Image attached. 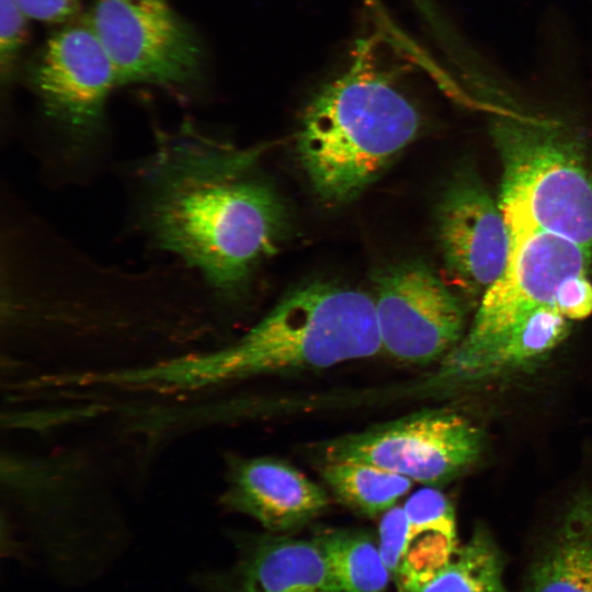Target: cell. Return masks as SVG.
Here are the masks:
<instances>
[{"label":"cell","mask_w":592,"mask_h":592,"mask_svg":"<svg viewBox=\"0 0 592 592\" xmlns=\"http://www.w3.org/2000/svg\"><path fill=\"white\" fill-rule=\"evenodd\" d=\"M258 156L184 122L157 129L135 171L141 229L217 296L239 293L278 237L281 205L250 174Z\"/></svg>","instance_id":"6da1fadb"},{"label":"cell","mask_w":592,"mask_h":592,"mask_svg":"<svg viewBox=\"0 0 592 592\" xmlns=\"http://www.w3.org/2000/svg\"><path fill=\"white\" fill-rule=\"evenodd\" d=\"M397 592H509L504 559L491 535L479 527L441 569L398 585Z\"/></svg>","instance_id":"2e32d148"},{"label":"cell","mask_w":592,"mask_h":592,"mask_svg":"<svg viewBox=\"0 0 592 592\" xmlns=\"http://www.w3.org/2000/svg\"><path fill=\"white\" fill-rule=\"evenodd\" d=\"M323 463L357 462L434 486L462 473L481 449L478 429L446 410H428L325 442Z\"/></svg>","instance_id":"52a82bcc"},{"label":"cell","mask_w":592,"mask_h":592,"mask_svg":"<svg viewBox=\"0 0 592 592\" xmlns=\"http://www.w3.org/2000/svg\"><path fill=\"white\" fill-rule=\"evenodd\" d=\"M206 592H340L327 558L314 540L261 537L243 545L228 572H198Z\"/></svg>","instance_id":"7c38bea8"},{"label":"cell","mask_w":592,"mask_h":592,"mask_svg":"<svg viewBox=\"0 0 592 592\" xmlns=\"http://www.w3.org/2000/svg\"><path fill=\"white\" fill-rule=\"evenodd\" d=\"M557 310L567 319L579 320L592 314V283L588 275L568 280L559 292Z\"/></svg>","instance_id":"44dd1931"},{"label":"cell","mask_w":592,"mask_h":592,"mask_svg":"<svg viewBox=\"0 0 592 592\" xmlns=\"http://www.w3.org/2000/svg\"><path fill=\"white\" fill-rule=\"evenodd\" d=\"M64 24L34 55L26 79L60 153L83 162L103 143L106 102L119 83L89 15Z\"/></svg>","instance_id":"5b68a950"},{"label":"cell","mask_w":592,"mask_h":592,"mask_svg":"<svg viewBox=\"0 0 592 592\" xmlns=\"http://www.w3.org/2000/svg\"><path fill=\"white\" fill-rule=\"evenodd\" d=\"M590 259V251L549 232L513 240L504 272L482 296L467 335L454 348H477L539 307L557 309L560 289L568 280L588 275Z\"/></svg>","instance_id":"9c48e42d"},{"label":"cell","mask_w":592,"mask_h":592,"mask_svg":"<svg viewBox=\"0 0 592 592\" xmlns=\"http://www.w3.org/2000/svg\"><path fill=\"white\" fill-rule=\"evenodd\" d=\"M407 533V517L403 506H394L386 511L379 523L378 546L382 557L391 577L401 561Z\"/></svg>","instance_id":"ffe728a7"},{"label":"cell","mask_w":592,"mask_h":592,"mask_svg":"<svg viewBox=\"0 0 592 592\" xmlns=\"http://www.w3.org/2000/svg\"><path fill=\"white\" fill-rule=\"evenodd\" d=\"M321 475L339 502L369 517L394 508L413 482L396 473L357 462L323 463Z\"/></svg>","instance_id":"ac0fdd59"},{"label":"cell","mask_w":592,"mask_h":592,"mask_svg":"<svg viewBox=\"0 0 592 592\" xmlns=\"http://www.w3.org/2000/svg\"><path fill=\"white\" fill-rule=\"evenodd\" d=\"M403 510L407 533L401 561L392 577L397 587L433 574L459 547L454 509L440 490L430 486L415 491Z\"/></svg>","instance_id":"9a60e30c"},{"label":"cell","mask_w":592,"mask_h":592,"mask_svg":"<svg viewBox=\"0 0 592 592\" xmlns=\"http://www.w3.org/2000/svg\"><path fill=\"white\" fill-rule=\"evenodd\" d=\"M220 503L272 532L301 526L329 504L327 492L292 465L272 457L232 458Z\"/></svg>","instance_id":"8fae6325"},{"label":"cell","mask_w":592,"mask_h":592,"mask_svg":"<svg viewBox=\"0 0 592 592\" xmlns=\"http://www.w3.org/2000/svg\"><path fill=\"white\" fill-rule=\"evenodd\" d=\"M30 19L66 23L78 15L82 0H16Z\"/></svg>","instance_id":"7402d4cb"},{"label":"cell","mask_w":592,"mask_h":592,"mask_svg":"<svg viewBox=\"0 0 592 592\" xmlns=\"http://www.w3.org/2000/svg\"><path fill=\"white\" fill-rule=\"evenodd\" d=\"M119 86L192 88L204 77L205 49L169 0H94L88 13Z\"/></svg>","instance_id":"8992f818"},{"label":"cell","mask_w":592,"mask_h":592,"mask_svg":"<svg viewBox=\"0 0 592 592\" xmlns=\"http://www.w3.org/2000/svg\"><path fill=\"white\" fill-rule=\"evenodd\" d=\"M437 230L447 278L462 293L481 299L504 272L512 251L499 204L473 179H459L440 203Z\"/></svg>","instance_id":"30bf717a"},{"label":"cell","mask_w":592,"mask_h":592,"mask_svg":"<svg viewBox=\"0 0 592 592\" xmlns=\"http://www.w3.org/2000/svg\"><path fill=\"white\" fill-rule=\"evenodd\" d=\"M323 551L340 592H385L390 579L376 542L356 530H329L312 538Z\"/></svg>","instance_id":"e0dca14e"},{"label":"cell","mask_w":592,"mask_h":592,"mask_svg":"<svg viewBox=\"0 0 592 592\" xmlns=\"http://www.w3.org/2000/svg\"><path fill=\"white\" fill-rule=\"evenodd\" d=\"M30 18L16 0H0V70L1 79L10 78L26 39Z\"/></svg>","instance_id":"d6986e66"},{"label":"cell","mask_w":592,"mask_h":592,"mask_svg":"<svg viewBox=\"0 0 592 592\" xmlns=\"http://www.w3.org/2000/svg\"><path fill=\"white\" fill-rule=\"evenodd\" d=\"M568 332L566 317L553 307H539L477 348H453L437 377L455 383L477 380L526 366L555 349Z\"/></svg>","instance_id":"4fadbf2b"},{"label":"cell","mask_w":592,"mask_h":592,"mask_svg":"<svg viewBox=\"0 0 592 592\" xmlns=\"http://www.w3.org/2000/svg\"><path fill=\"white\" fill-rule=\"evenodd\" d=\"M382 351L374 298L331 282L283 297L236 342L117 374L124 388L201 390L248 377L323 369Z\"/></svg>","instance_id":"7a4b0ae2"},{"label":"cell","mask_w":592,"mask_h":592,"mask_svg":"<svg viewBox=\"0 0 592 592\" xmlns=\"http://www.w3.org/2000/svg\"><path fill=\"white\" fill-rule=\"evenodd\" d=\"M419 127L415 105L365 45L309 101L296 149L317 195L338 204L364 190Z\"/></svg>","instance_id":"3957f363"},{"label":"cell","mask_w":592,"mask_h":592,"mask_svg":"<svg viewBox=\"0 0 592 592\" xmlns=\"http://www.w3.org/2000/svg\"><path fill=\"white\" fill-rule=\"evenodd\" d=\"M502 164L499 207L512 241L535 232L592 251V177L579 141L547 123L500 117L492 127Z\"/></svg>","instance_id":"277c9868"},{"label":"cell","mask_w":592,"mask_h":592,"mask_svg":"<svg viewBox=\"0 0 592 592\" xmlns=\"http://www.w3.org/2000/svg\"><path fill=\"white\" fill-rule=\"evenodd\" d=\"M374 298L382 350L410 364H426L452 350L463 329L454 293L429 266L402 262L380 272Z\"/></svg>","instance_id":"ba28073f"},{"label":"cell","mask_w":592,"mask_h":592,"mask_svg":"<svg viewBox=\"0 0 592 592\" xmlns=\"http://www.w3.org/2000/svg\"><path fill=\"white\" fill-rule=\"evenodd\" d=\"M526 592H592V496L570 503L531 568Z\"/></svg>","instance_id":"5bb4252c"}]
</instances>
